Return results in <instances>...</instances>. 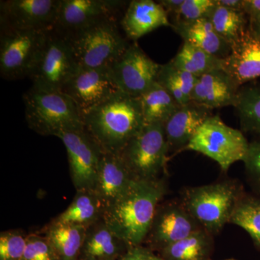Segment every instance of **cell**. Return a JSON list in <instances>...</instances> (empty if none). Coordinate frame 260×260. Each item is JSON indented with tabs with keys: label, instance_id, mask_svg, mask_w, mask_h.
<instances>
[{
	"label": "cell",
	"instance_id": "obj_36",
	"mask_svg": "<svg viewBox=\"0 0 260 260\" xmlns=\"http://www.w3.org/2000/svg\"><path fill=\"white\" fill-rule=\"evenodd\" d=\"M119 260H164L155 254L150 248L143 245L132 246L119 258Z\"/></svg>",
	"mask_w": 260,
	"mask_h": 260
},
{
	"label": "cell",
	"instance_id": "obj_33",
	"mask_svg": "<svg viewBox=\"0 0 260 260\" xmlns=\"http://www.w3.org/2000/svg\"><path fill=\"white\" fill-rule=\"evenodd\" d=\"M21 260H61L50 242L41 233H31Z\"/></svg>",
	"mask_w": 260,
	"mask_h": 260
},
{
	"label": "cell",
	"instance_id": "obj_11",
	"mask_svg": "<svg viewBox=\"0 0 260 260\" xmlns=\"http://www.w3.org/2000/svg\"><path fill=\"white\" fill-rule=\"evenodd\" d=\"M128 3L119 0H61L53 29L70 37L95 24L119 19Z\"/></svg>",
	"mask_w": 260,
	"mask_h": 260
},
{
	"label": "cell",
	"instance_id": "obj_35",
	"mask_svg": "<svg viewBox=\"0 0 260 260\" xmlns=\"http://www.w3.org/2000/svg\"><path fill=\"white\" fill-rule=\"evenodd\" d=\"M243 162L249 184L260 194V138L249 142L247 154Z\"/></svg>",
	"mask_w": 260,
	"mask_h": 260
},
{
	"label": "cell",
	"instance_id": "obj_13",
	"mask_svg": "<svg viewBox=\"0 0 260 260\" xmlns=\"http://www.w3.org/2000/svg\"><path fill=\"white\" fill-rule=\"evenodd\" d=\"M160 66L133 42L109 68L121 91L139 98L157 83Z\"/></svg>",
	"mask_w": 260,
	"mask_h": 260
},
{
	"label": "cell",
	"instance_id": "obj_2",
	"mask_svg": "<svg viewBox=\"0 0 260 260\" xmlns=\"http://www.w3.org/2000/svg\"><path fill=\"white\" fill-rule=\"evenodd\" d=\"M83 125L103 152L119 154L145 125L139 98L119 91L84 113Z\"/></svg>",
	"mask_w": 260,
	"mask_h": 260
},
{
	"label": "cell",
	"instance_id": "obj_23",
	"mask_svg": "<svg viewBox=\"0 0 260 260\" xmlns=\"http://www.w3.org/2000/svg\"><path fill=\"white\" fill-rule=\"evenodd\" d=\"M105 207L94 190L76 191L69 206L53 219L56 223L88 228L104 218Z\"/></svg>",
	"mask_w": 260,
	"mask_h": 260
},
{
	"label": "cell",
	"instance_id": "obj_12",
	"mask_svg": "<svg viewBox=\"0 0 260 260\" xmlns=\"http://www.w3.org/2000/svg\"><path fill=\"white\" fill-rule=\"evenodd\" d=\"M201 229L180 199L162 200L154 215L144 244L152 250L160 251Z\"/></svg>",
	"mask_w": 260,
	"mask_h": 260
},
{
	"label": "cell",
	"instance_id": "obj_16",
	"mask_svg": "<svg viewBox=\"0 0 260 260\" xmlns=\"http://www.w3.org/2000/svg\"><path fill=\"white\" fill-rule=\"evenodd\" d=\"M119 25L126 39L134 42L160 27H173L164 7L153 0L129 2Z\"/></svg>",
	"mask_w": 260,
	"mask_h": 260
},
{
	"label": "cell",
	"instance_id": "obj_28",
	"mask_svg": "<svg viewBox=\"0 0 260 260\" xmlns=\"http://www.w3.org/2000/svg\"><path fill=\"white\" fill-rule=\"evenodd\" d=\"M198 77L175 68L169 61L161 64L157 83L161 85L180 106L191 102L192 93Z\"/></svg>",
	"mask_w": 260,
	"mask_h": 260
},
{
	"label": "cell",
	"instance_id": "obj_9",
	"mask_svg": "<svg viewBox=\"0 0 260 260\" xmlns=\"http://www.w3.org/2000/svg\"><path fill=\"white\" fill-rule=\"evenodd\" d=\"M49 30H1L0 73L3 78L30 77Z\"/></svg>",
	"mask_w": 260,
	"mask_h": 260
},
{
	"label": "cell",
	"instance_id": "obj_7",
	"mask_svg": "<svg viewBox=\"0 0 260 260\" xmlns=\"http://www.w3.org/2000/svg\"><path fill=\"white\" fill-rule=\"evenodd\" d=\"M249 145L242 131L228 126L219 115H213L200 126L185 150L203 154L227 172L233 164L244 161Z\"/></svg>",
	"mask_w": 260,
	"mask_h": 260
},
{
	"label": "cell",
	"instance_id": "obj_4",
	"mask_svg": "<svg viewBox=\"0 0 260 260\" xmlns=\"http://www.w3.org/2000/svg\"><path fill=\"white\" fill-rule=\"evenodd\" d=\"M25 121L42 136H55L65 130L83 127V117L73 101L61 91L31 87L23 95Z\"/></svg>",
	"mask_w": 260,
	"mask_h": 260
},
{
	"label": "cell",
	"instance_id": "obj_37",
	"mask_svg": "<svg viewBox=\"0 0 260 260\" xmlns=\"http://www.w3.org/2000/svg\"><path fill=\"white\" fill-rule=\"evenodd\" d=\"M242 10L248 18L260 15V0H243Z\"/></svg>",
	"mask_w": 260,
	"mask_h": 260
},
{
	"label": "cell",
	"instance_id": "obj_24",
	"mask_svg": "<svg viewBox=\"0 0 260 260\" xmlns=\"http://www.w3.org/2000/svg\"><path fill=\"white\" fill-rule=\"evenodd\" d=\"M86 228L51 221L40 231L61 260H79Z\"/></svg>",
	"mask_w": 260,
	"mask_h": 260
},
{
	"label": "cell",
	"instance_id": "obj_22",
	"mask_svg": "<svg viewBox=\"0 0 260 260\" xmlns=\"http://www.w3.org/2000/svg\"><path fill=\"white\" fill-rule=\"evenodd\" d=\"M172 29L183 41L200 48L212 56L224 59L230 55L232 47L215 31L208 18L190 23L172 24Z\"/></svg>",
	"mask_w": 260,
	"mask_h": 260
},
{
	"label": "cell",
	"instance_id": "obj_3",
	"mask_svg": "<svg viewBox=\"0 0 260 260\" xmlns=\"http://www.w3.org/2000/svg\"><path fill=\"white\" fill-rule=\"evenodd\" d=\"M246 191L235 179L184 188L181 201L202 229L215 237L229 223L237 203Z\"/></svg>",
	"mask_w": 260,
	"mask_h": 260
},
{
	"label": "cell",
	"instance_id": "obj_21",
	"mask_svg": "<svg viewBox=\"0 0 260 260\" xmlns=\"http://www.w3.org/2000/svg\"><path fill=\"white\" fill-rule=\"evenodd\" d=\"M129 248L103 218L87 228L80 259L119 260Z\"/></svg>",
	"mask_w": 260,
	"mask_h": 260
},
{
	"label": "cell",
	"instance_id": "obj_5",
	"mask_svg": "<svg viewBox=\"0 0 260 260\" xmlns=\"http://www.w3.org/2000/svg\"><path fill=\"white\" fill-rule=\"evenodd\" d=\"M119 21L109 19L67 37L80 68H109L126 50L130 43L120 32Z\"/></svg>",
	"mask_w": 260,
	"mask_h": 260
},
{
	"label": "cell",
	"instance_id": "obj_25",
	"mask_svg": "<svg viewBox=\"0 0 260 260\" xmlns=\"http://www.w3.org/2000/svg\"><path fill=\"white\" fill-rule=\"evenodd\" d=\"M214 236L204 229L159 251L164 260H211Z\"/></svg>",
	"mask_w": 260,
	"mask_h": 260
},
{
	"label": "cell",
	"instance_id": "obj_10",
	"mask_svg": "<svg viewBox=\"0 0 260 260\" xmlns=\"http://www.w3.org/2000/svg\"><path fill=\"white\" fill-rule=\"evenodd\" d=\"M68 154L70 177L75 190H94L103 150L85 127L58 135Z\"/></svg>",
	"mask_w": 260,
	"mask_h": 260
},
{
	"label": "cell",
	"instance_id": "obj_39",
	"mask_svg": "<svg viewBox=\"0 0 260 260\" xmlns=\"http://www.w3.org/2000/svg\"><path fill=\"white\" fill-rule=\"evenodd\" d=\"M217 4L229 9L243 11V0H216Z\"/></svg>",
	"mask_w": 260,
	"mask_h": 260
},
{
	"label": "cell",
	"instance_id": "obj_32",
	"mask_svg": "<svg viewBox=\"0 0 260 260\" xmlns=\"http://www.w3.org/2000/svg\"><path fill=\"white\" fill-rule=\"evenodd\" d=\"M28 234L21 230H8L0 234V260H21Z\"/></svg>",
	"mask_w": 260,
	"mask_h": 260
},
{
	"label": "cell",
	"instance_id": "obj_19",
	"mask_svg": "<svg viewBox=\"0 0 260 260\" xmlns=\"http://www.w3.org/2000/svg\"><path fill=\"white\" fill-rule=\"evenodd\" d=\"M212 111L192 102L181 106L164 124L169 154L185 150L200 126L213 116Z\"/></svg>",
	"mask_w": 260,
	"mask_h": 260
},
{
	"label": "cell",
	"instance_id": "obj_20",
	"mask_svg": "<svg viewBox=\"0 0 260 260\" xmlns=\"http://www.w3.org/2000/svg\"><path fill=\"white\" fill-rule=\"evenodd\" d=\"M135 181L119 154L103 152L94 191L105 209L119 199Z\"/></svg>",
	"mask_w": 260,
	"mask_h": 260
},
{
	"label": "cell",
	"instance_id": "obj_6",
	"mask_svg": "<svg viewBox=\"0 0 260 260\" xmlns=\"http://www.w3.org/2000/svg\"><path fill=\"white\" fill-rule=\"evenodd\" d=\"M119 155L135 180L161 179L169 155L164 124H145Z\"/></svg>",
	"mask_w": 260,
	"mask_h": 260
},
{
	"label": "cell",
	"instance_id": "obj_26",
	"mask_svg": "<svg viewBox=\"0 0 260 260\" xmlns=\"http://www.w3.org/2000/svg\"><path fill=\"white\" fill-rule=\"evenodd\" d=\"M139 99L145 124H164L181 107L158 83L140 95Z\"/></svg>",
	"mask_w": 260,
	"mask_h": 260
},
{
	"label": "cell",
	"instance_id": "obj_31",
	"mask_svg": "<svg viewBox=\"0 0 260 260\" xmlns=\"http://www.w3.org/2000/svg\"><path fill=\"white\" fill-rule=\"evenodd\" d=\"M229 223L242 228L260 249V194L244 193L239 200Z\"/></svg>",
	"mask_w": 260,
	"mask_h": 260
},
{
	"label": "cell",
	"instance_id": "obj_34",
	"mask_svg": "<svg viewBox=\"0 0 260 260\" xmlns=\"http://www.w3.org/2000/svg\"><path fill=\"white\" fill-rule=\"evenodd\" d=\"M216 0H184L179 12L174 15V23H190L208 18L216 6Z\"/></svg>",
	"mask_w": 260,
	"mask_h": 260
},
{
	"label": "cell",
	"instance_id": "obj_15",
	"mask_svg": "<svg viewBox=\"0 0 260 260\" xmlns=\"http://www.w3.org/2000/svg\"><path fill=\"white\" fill-rule=\"evenodd\" d=\"M119 91L109 68H80L61 89L81 115Z\"/></svg>",
	"mask_w": 260,
	"mask_h": 260
},
{
	"label": "cell",
	"instance_id": "obj_17",
	"mask_svg": "<svg viewBox=\"0 0 260 260\" xmlns=\"http://www.w3.org/2000/svg\"><path fill=\"white\" fill-rule=\"evenodd\" d=\"M222 69L239 85L260 77V39L247 30L232 46L230 55L223 59Z\"/></svg>",
	"mask_w": 260,
	"mask_h": 260
},
{
	"label": "cell",
	"instance_id": "obj_41",
	"mask_svg": "<svg viewBox=\"0 0 260 260\" xmlns=\"http://www.w3.org/2000/svg\"><path fill=\"white\" fill-rule=\"evenodd\" d=\"M225 260H237V259H225Z\"/></svg>",
	"mask_w": 260,
	"mask_h": 260
},
{
	"label": "cell",
	"instance_id": "obj_18",
	"mask_svg": "<svg viewBox=\"0 0 260 260\" xmlns=\"http://www.w3.org/2000/svg\"><path fill=\"white\" fill-rule=\"evenodd\" d=\"M241 87L223 69L213 70L198 77L191 102L213 110L234 107Z\"/></svg>",
	"mask_w": 260,
	"mask_h": 260
},
{
	"label": "cell",
	"instance_id": "obj_38",
	"mask_svg": "<svg viewBox=\"0 0 260 260\" xmlns=\"http://www.w3.org/2000/svg\"><path fill=\"white\" fill-rule=\"evenodd\" d=\"M184 1V0H160L158 3L164 7L168 15L172 14L174 16L179 12Z\"/></svg>",
	"mask_w": 260,
	"mask_h": 260
},
{
	"label": "cell",
	"instance_id": "obj_42",
	"mask_svg": "<svg viewBox=\"0 0 260 260\" xmlns=\"http://www.w3.org/2000/svg\"><path fill=\"white\" fill-rule=\"evenodd\" d=\"M79 260H86V259H79Z\"/></svg>",
	"mask_w": 260,
	"mask_h": 260
},
{
	"label": "cell",
	"instance_id": "obj_1",
	"mask_svg": "<svg viewBox=\"0 0 260 260\" xmlns=\"http://www.w3.org/2000/svg\"><path fill=\"white\" fill-rule=\"evenodd\" d=\"M167 191L164 177L135 180L119 199L106 208L104 220L129 247L143 245L157 208Z\"/></svg>",
	"mask_w": 260,
	"mask_h": 260
},
{
	"label": "cell",
	"instance_id": "obj_8",
	"mask_svg": "<svg viewBox=\"0 0 260 260\" xmlns=\"http://www.w3.org/2000/svg\"><path fill=\"white\" fill-rule=\"evenodd\" d=\"M79 68L70 39L52 28L29 78L34 88L61 91Z\"/></svg>",
	"mask_w": 260,
	"mask_h": 260
},
{
	"label": "cell",
	"instance_id": "obj_30",
	"mask_svg": "<svg viewBox=\"0 0 260 260\" xmlns=\"http://www.w3.org/2000/svg\"><path fill=\"white\" fill-rule=\"evenodd\" d=\"M208 18L215 31L232 47L240 39L249 27V18L244 12L229 9L218 4Z\"/></svg>",
	"mask_w": 260,
	"mask_h": 260
},
{
	"label": "cell",
	"instance_id": "obj_27",
	"mask_svg": "<svg viewBox=\"0 0 260 260\" xmlns=\"http://www.w3.org/2000/svg\"><path fill=\"white\" fill-rule=\"evenodd\" d=\"M243 132L260 138V85L241 87L234 106Z\"/></svg>",
	"mask_w": 260,
	"mask_h": 260
},
{
	"label": "cell",
	"instance_id": "obj_40",
	"mask_svg": "<svg viewBox=\"0 0 260 260\" xmlns=\"http://www.w3.org/2000/svg\"><path fill=\"white\" fill-rule=\"evenodd\" d=\"M249 28L260 39V15L249 18Z\"/></svg>",
	"mask_w": 260,
	"mask_h": 260
},
{
	"label": "cell",
	"instance_id": "obj_29",
	"mask_svg": "<svg viewBox=\"0 0 260 260\" xmlns=\"http://www.w3.org/2000/svg\"><path fill=\"white\" fill-rule=\"evenodd\" d=\"M175 68L200 77L213 70L222 69L223 59L184 42L177 55L170 61Z\"/></svg>",
	"mask_w": 260,
	"mask_h": 260
},
{
	"label": "cell",
	"instance_id": "obj_14",
	"mask_svg": "<svg viewBox=\"0 0 260 260\" xmlns=\"http://www.w3.org/2000/svg\"><path fill=\"white\" fill-rule=\"evenodd\" d=\"M61 0H5L0 3L1 30L54 28Z\"/></svg>",
	"mask_w": 260,
	"mask_h": 260
}]
</instances>
